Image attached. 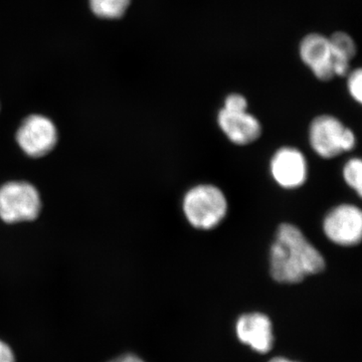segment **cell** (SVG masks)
I'll use <instances>...</instances> for the list:
<instances>
[{"instance_id": "6da1fadb", "label": "cell", "mask_w": 362, "mask_h": 362, "mask_svg": "<svg viewBox=\"0 0 362 362\" xmlns=\"http://www.w3.org/2000/svg\"><path fill=\"white\" fill-rule=\"evenodd\" d=\"M269 263L272 278L281 284H298L326 268L323 255L297 226L290 223L279 225L269 252Z\"/></svg>"}, {"instance_id": "7a4b0ae2", "label": "cell", "mask_w": 362, "mask_h": 362, "mask_svg": "<svg viewBox=\"0 0 362 362\" xmlns=\"http://www.w3.org/2000/svg\"><path fill=\"white\" fill-rule=\"evenodd\" d=\"M228 211L226 194L220 187L209 183L194 185L185 192L182 211L192 228L211 230L225 220Z\"/></svg>"}, {"instance_id": "3957f363", "label": "cell", "mask_w": 362, "mask_h": 362, "mask_svg": "<svg viewBox=\"0 0 362 362\" xmlns=\"http://www.w3.org/2000/svg\"><path fill=\"white\" fill-rule=\"evenodd\" d=\"M309 143L317 156L332 159L356 148V136L337 117L322 114L311 121Z\"/></svg>"}, {"instance_id": "277c9868", "label": "cell", "mask_w": 362, "mask_h": 362, "mask_svg": "<svg viewBox=\"0 0 362 362\" xmlns=\"http://www.w3.org/2000/svg\"><path fill=\"white\" fill-rule=\"evenodd\" d=\"M42 209L37 188L23 181L7 182L0 187V218L6 223L35 220Z\"/></svg>"}, {"instance_id": "5b68a950", "label": "cell", "mask_w": 362, "mask_h": 362, "mask_svg": "<svg viewBox=\"0 0 362 362\" xmlns=\"http://www.w3.org/2000/svg\"><path fill=\"white\" fill-rule=\"evenodd\" d=\"M323 232L340 247H354L362 239V213L356 204H341L331 209L323 220Z\"/></svg>"}, {"instance_id": "8992f818", "label": "cell", "mask_w": 362, "mask_h": 362, "mask_svg": "<svg viewBox=\"0 0 362 362\" xmlns=\"http://www.w3.org/2000/svg\"><path fill=\"white\" fill-rule=\"evenodd\" d=\"M298 56L317 80L329 82L335 78L329 35L316 32L307 33L298 45Z\"/></svg>"}, {"instance_id": "52a82bcc", "label": "cell", "mask_w": 362, "mask_h": 362, "mask_svg": "<svg viewBox=\"0 0 362 362\" xmlns=\"http://www.w3.org/2000/svg\"><path fill=\"white\" fill-rule=\"evenodd\" d=\"M16 140L25 153L39 158L54 148L58 142V131L47 117L30 115L21 124Z\"/></svg>"}, {"instance_id": "ba28073f", "label": "cell", "mask_w": 362, "mask_h": 362, "mask_svg": "<svg viewBox=\"0 0 362 362\" xmlns=\"http://www.w3.org/2000/svg\"><path fill=\"white\" fill-rule=\"evenodd\" d=\"M270 173L279 187L297 189L303 187L308 178V162L301 150L283 146L272 156Z\"/></svg>"}, {"instance_id": "9c48e42d", "label": "cell", "mask_w": 362, "mask_h": 362, "mask_svg": "<svg viewBox=\"0 0 362 362\" xmlns=\"http://www.w3.org/2000/svg\"><path fill=\"white\" fill-rule=\"evenodd\" d=\"M235 333L240 342L259 354H268L274 346L273 325L266 314H244L238 319Z\"/></svg>"}, {"instance_id": "30bf717a", "label": "cell", "mask_w": 362, "mask_h": 362, "mask_svg": "<svg viewBox=\"0 0 362 362\" xmlns=\"http://www.w3.org/2000/svg\"><path fill=\"white\" fill-rule=\"evenodd\" d=\"M216 121L226 137L239 146L252 144L262 134L261 122L249 111L230 112L221 108Z\"/></svg>"}, {"instance_id": "8fae6325", "label": "cell", "mask_w": 362, "mask_h": 362, "mask_svg": "<svg viewBox=\"0 0 362 362\" xmlns=\"http://www.w3.org/2000/svg\"><path fill=\"white\" fill-rule=\"evenodd\" d=\"M331 49L334 56V75L344 77L351 69L357 54V45L354 37L345 32H335L329 35Z\"/></svg>"}, {"instance_id": "7c38bea8", "label": "cell", "mask_w": 362, "mask_h": 362, "mask_svg": "<svg viewBox=\"0 0 362 362\" xmlns=\"http://www.w3.org/2000/svg\"><path fill=\"white\" fill-rule=\"evenodd\" d=\"M131 0H90V7L98 18L118 20L129 8Z\"/></svg>"}, {"instance_id": "4fadbf2b", "label": "cell", "mask_w": 362, "mask_h": 362, "mask_svg": "<svg viewBox=\"0 0 362 362\" xmlns=\"http://www.w3.org/2000/svg\"><path fill=\"white\" fill-rule=\"evenodd\" d=\"M343 180L359 197L362 194V161L358 157L350 158L342 169Z\"/></svg>"}, {"instance_id": "5bb4252c", "label": "cell", "mask_w": 362, "mask_h": 362, "mask_svg": "<svg viewBox=\"0 0 362 362\" xmlns=\"http://www.w3.org/2000/svg\"><path fill=\"white\" fill-rule=\"evenodd\" d=\"M346 88L349 96L356 102L362 103V71L361 68L351 69L346 75Z\"/></svg>"}, {"instance_id": "9a60e30c", "label": "cell", "mask_w": 362, "mask_h": 362, "mask_svg": "<svg viewBox=\"0 0 362 362\" xmlns=\"http://www.w3.org/2000/svg\"><path fill=\"white\" fill-rule=\"evenodd\" d=\"M249 102L244 95L240 93H230L223 100V109L230 112L247 111Z\"/></svg>"}, {"instance_id": "2e32d148", "label": "cell", "mask_w": 362, "mask_h": 362, "mask_svg": "<svg viewBox=\"0 0 362 362\" xmlns=\"http://www.w3.org/2000/svg\"><path fill=\"white\" fill-rule=\"evenodd\" d=\"M0 362H16L13 349L2 340H0Z\"/></svg>"}, {"instance_id": "e0dca14e", "label": "cell", "mask_w": 362, "mask_h": 362, "mask_svg": "<svg viewBox=\"0 0 362 362\" xmlns=\"http://www.w3.org/2000/svg\"><path fill=\"white\" fill-rule=\"evenodd\" d=\"M110 362H145L143 359L140 358L134 354H125V356L117 357Z\"/></svg>"}, {"instance_id": "ac0fdd59", "label": "cell", "mask_w": 362, "mask_h": 362, "mask_svg": "<svg viewBox=\"0 0 362 362\" xmlns=\"http://www.w3.org/2000/svg\"><path fill=\"white\" fill-rule=\"evenodd\" d=\"M269 362H297L290 361V359L286 358V357H275V358L271 359Z\"/></svg>"}]
</instances>
